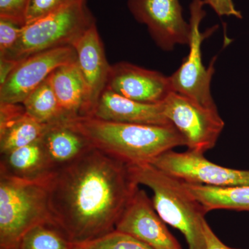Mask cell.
<instances>
[{
    "mask_svg": "<svg viewBox=\"0 0 249 249\" xmlns=\"http://www.w3.org/2000/svg\"><path fill=\"white\" fill-rule=\"evenodd\" d=\"M1 157V173L14 178L46 182L54 172L42 138Z\"/></svg>",
    "mask_w": 249,
    "mask_h": 249,
    "instance_id": "cell-17",
    "label": "cell"
},
{
    "mask_svg": "<svg viewBox=\"0 0 249 249\" xmlns=\"http://www.w3.org/2000/svg\"><path fill=\"white\" fill-rule=\"evenodd\" d=\"M49 124H43L28 115L22 117L0 132L1 155L26 146L42 138Z\"/></svg>",
    "mask_w": 249,
    "mask_h": 249,
    "instance_id": "cell-20",
    "label": "cell"
},
{
    "mask_svg": "<svg viewBox=\"0 0 249 249\" xmlns=\"http://www.w3.org/2000/svg\"><path fill=\"white\" fill-rule=\"evenodd\" d=\"M204 4L209 5L214 12L220 16H233L242 19V14L236 9L232 0H204Z\"/></svg>",
    "mask_w": 249,
    "mask_h": 249,
    "instance_id": "cell-27",
    "label": "cell"
},
{
    "mask_svg": "<svg viewBox=\"0 0 249 249\" xmlns=\"http://www.w3.org/2000/svg\"><path fill=\"white\" fill-rule=\"evenodd\" d=\"M152 165L183 182L211 186L249 185V170L232 169L215 164L203 154L187 150L165 152Z\"/></svg>",
    "mask_w": 249,
    "mask_h": 249,
    "instance_id": "cell-9",
    "label": "cell"
},
{
    "mask_svg": "<svg viewBox=\"0 0 249 249\" xmlns=\"http://www.w3.org/2000/svg\"><path fill=\"white\" fill-rule=\"evenodd\" d=\"M66 236L52 224H40L31 229L19 242V249H72Z\"/></svg>",
    "mask_w": 249,
    "mask_h": 249,
    "instance_id": "cell-21",
    "label": "cell"
},
{
    "mask_svg": "<svg viewBox=\"0 0 249 249\" xmlns=\"http://www.w3.org/2000/svg\"><path fill=\"white\" fill-rule=\"evenodd\" d=\"M162 106L165 117L184 139L188 150L204 155L213 148L225 125L217 109L204 107L175 92L168 95Z\"/></svg>",
    "mask_w": 249,
    "mask_h": 249,
    "instance_id": "cell-7",
    "label": "cell"
},
{
    "mask_svg": "<svg viewBox=\"0 0 249 249\" xmlns=\"http://www.w3.org/2000/svg\"><path fill=\"white\" fill-rule=\"evenodd\" d=\"M28 115L43 124L67 121L49 78L22 103Z\"/></svg>",
    "mask_w": 249,
    "mask_h": 249,
    "instance_id": "cell-19",
    "label": "cell"
},
{
    "mask_svg": "<svg viewBox=\"0 0 249 249\" xmlns=\"http://www.w3.org/2000/svg\"><path fill=\"white\" fill-rule=\"evenodd\" d=\"M71 46L76 52L77 63L88 88L91 116L98 98L107 86L111 67L96 22L78 37Z\"/></svg>",
    "mask_w": 249,
    "mask_h": 249,
    "instance_id": "cell-13",
    "label": "cell"
},
{
    "mask_svg": "<svg viewBox=\"0 0 249 249\" xmlns=\"http://www.w3.org/2000/svg\"><path fill=\"white\" fill-rule=\"evenodd\" d=\"M42 141L54 171L93 148L88 139L68 121L49 124Z\"/></svg>",
    "mask_w": 249,
    "mask_h": 249,
    "instance_id": "cell-16",
    "label": "cell"
},
{
    "mask_svg": "<svg viewBox=\"0 0 249 249\" xmlns=\"http://www.w3.org/2000/svg\"><path fill=\"white\" fill-rule=\"evenodd\" d=\"M46 185L53 226L73 244L115 230L139 188L128 165L95 147L55 170Z\"/></svg>",
    "mask_w": 249,
    "mask_h": 249,
    "instance_id": "cell-1",
    "label": "cell"
},
{
    "mask_svg": "<svg viewBox=\"0 0 249 249\" xmlns=\"http://www.w3.org/2000/svg\"><path fill=\"white\" fill-rule=\"evenodd\" d=\"M91 117L111 122L166 125L162 104L136 102L106 88L93 108Z\"/></svg>",
    "mask_w": 249,
    "mask_h": 249,
    "instance_id": "cell-14",
    "label": "cell"
},
{
    "mask_svg": "<svg viewBox=\"0 0 249 249\" xmlns=\"http://www.w3.org/2000/svg\"><path fill=\"white\" fill-rule=\"evenodd\" d=\"M106 88L136 102L150 105L162 104L173 92L169 76L127 62L111 65Z\"/></svg>",
    "mask_w": 249,
    "mask_h": 249,
    "instance_id": "cell-12",
    "label": "cell"
},
{
    "mask_svg": "<svg viewBox=\"0 0 249 249\" xmlns=\"http://www.w3.org/2000/svg\"><path fill=\"white\" fill-rule=\"evenodd\" d=\"M72 249H155L138 239L114 230L96 240L73 244Z\"/></svg>",
    "mask_w": 249,
    "mask_h": 249,
    "instance_id": "cell-22",
    "label": "cell"
},
{
    "mask_svg": "<svg viewBox=\"0 0 249 249\" xmlns=\"http://www.w3.org/2000/svg\"><path fill=\"white\" fill-rule=\"evenodd\" d=\"M76 60L72 46L49 49L21 60L0 85V103L22 104L56 69Z\"/></svg>",
    "mask_w": 249,
    "mask_h": 249,
    "instance_id": "cell-8",
    "label": "cell"
},
{
    "mask_svg": "<svg viewBox=\"0 0 249 249\" xmlns=\"http://www.w3.org/2000/svg\"><path fill=\"white\" fill-rule=\"evenodd\" d=\"M24 26L0 18V58L6 56L18 43Z\"/></svg>",
    "mask_w": 249,
    "mask_h": 249,
    "instance_id": "cell-24",
    "label": "cell"
},
{
    "mask_svg": "<svg viewBox=\"0 0 249 249\" xmlns=\"http://www.w3.org/2000/svg\"><path fill=\"white\" fill-rule=\"evenodd\" d=\"M45 224L53 226L46 182L0 173V249H19L23 236Z\"/></svg>",
    "mask_w": 249,
    "mask_h": 249,
    "instance_id": "cell-4",
    "label": "cell"
},
{
    "mask_svg": "<svg viewBox=\"0 0 249 249\" xmlns=\"http://www.w3.org/2000/svg\"><path fill=\"white\" fill-rule=\"evenodd\" d=\"M128 167L136 183L151 190L157 213L165 224L183 234L188 249H206L204 224L206 212L185 183L150 163Z\"/></svg>",
    "mask_w": 249,
    "mask_h": 249,
    "instance_id": "cell-3",
    "label": "cell"
},
{
    "mask_svg": "<svg viewBox=\"0 0 249 249\" xmlns=\"http://www.w3.org/2000/svg\"><path fill=\"white\" fill-rule=\"evenodd\" d=\"M18 62L9 59L0 58V85L4 83Z\"/></svg>",
    "mask_w": 249,
    "mask_h": 249,
    "instance_id": "cell-29",
    "label": "cell"
},
{
    "mask_svg": "<svg viewBox=\"0 0 249 249\" xmlns=\"http://www.w3.org/2000/svg\"><path fill=\"white\" fill-rule=\"evenodd\" d=\"M49 80L67 121L89 116L88 89L77 60L58 67Z\"/></svg>",
    "mask_w": 249,
    "mask_h": 249,
    "instance_id": "cell-15",
    "label": "cell"
},
{
    "mask_svg": "<svg viewBox=\"0 0 249 249\" xmlns=\"http://www.w3.org/2000/svg\"><path fill=\"white\" fill-rule=\"evenodd\" d=\"M185 185L206 213L218 209L249 212V185L211 186L187 183Z\"/></svg>",
    "mask_w": 249,
    "mask_h": 249,
    "instance_id": "cell-18",
    "label": "cell"
},
{
    "mask_svg": "<svg viewBox=\"0 0 249 249\" xmlns=\"http://www.w3.org/2000/svg\"><path fill=\"white\" fill-rule=\"evenodd\" d=\"M30 0H0V18L25 25V14Z\"/></svg>",
    "mask_w": 249,
    "mask_h": 249,
    "instance_id": "cell-25",
    "label": "cell"
},
{
    "mask_svg": "<svg viewBox=\"0 0 249 249\" xmlns=\"http://www.w3.org/2000/svg\"><path fill=\"white\" fill-rule=\"evenodd\" d=\"M204 0H193L190 5L191 40L189 53L181 66L170 77L173 92L182 95L204 107L217 109L211 95V80L214 73L216 57L206 68L202 62L201 45L215 30L216 27L201 32L200 24L206 16Z\"/></svg>",
    "mask_w": 249,
    "mask_h": 249,
    "instance_id": "cell-6",
    "label": "cell"
},
{
    "mask_svg": "<svg viewBox=\"0 0 249 249\" xmlns=\"http://www.w3.org/2000/svg\"><path fill=\"white\" fill-rule=\"evenodd\" d=\"M204 233L206 241V249H238L231 248L223 243L220 239L214 233L206 220L204 224Z\"/></svg>",
    "mask_w": 249,
    "mask_h": 249,
    "instance_id": "cell-28",
    "label": "cell"
},
{
    "mask_svg": "<svg viewBox=\"0 0 249 249\" xmlns=\"http://www.w3.org/2000/svg\"><path fill=\"white\" fill-rule=\"evenodd\" d=\"M128 6L160 49L172 51L176 45H189L191 25L183 19L178 0H129Z\"/></svg>",
    "mask_w": 249,
    "mask_h": 249,
    "instance_id": "cell-10",
    "label": "cell"
},
{
    "mask_svg": "<svg viewBox=\"0 0 249 249\" xmlns=\"http://www.w3.org/2000/svg\"><path fill=\"white\" fill-rule=\"evenodd\" d=\"M68 121L93 147L127 165L152 164L165 152L186 145L181 134L172 124L111 122L91 116Z\"/></svg>",
    "mask_w": 249,
    "mask_h": 249,
    "instance_id": "cell-2",
    "label": "cell"
},
{
    "mask_svg": "<svg viewBox=\"0 0 249 249\" xmlns=\"http://www.w3.org/2000/svg\"><path fill=\"white\" fill-rule=\"evenodd\" d=\"M75 0H30L25 14V24L62 9Z\"/></svg>",
    "mask_w": 249,
    "mask_h": 249,
    "instance_id": "cell-23",
    "label": "cell"
},
{
    "mask_svg": "<svg viewBox=\"0 0 249 249\" xmlns=\"http://www.w3.org/2000/svg\"><path fill=\"white\" fill-rule=\"evenodd\" d=\"M26 114L22 104L0 103V132Z\"/></svg>",
    "mask_w": 249,
    "mask_h": 249,
    "instance_id": "cell-26",
    "label": "cell"
},
{
    "mask_svg": "<svg viewBox=\"0 0 249 249\" xmlns=\"http://www.w3.org/2000/svg\"><path fill=\"white\" fill-rule=\"evenodd\" d=\"M86 0H75L55 12L23 27L18 43L3 58L19 62L49 49L72 43L95 23Z\"/></svg>",
    "mask_w": 249,
    "mask_h": 249,
    "instance_id": "cell-5",
    "label": "cell"
},
{
    "mask_svg": "<svg viewBox=\"0 0 249 249\" xmlns=\"http://www.w3.org/2000/svg\"><path fill=\"white\" fill-rule=\"evenodd\" d=\"M165 224L146 192L139 188L119 218L115 230L155 249H182Z\"/></svg>",
    "mask_w": 249,
    "mask_h": 249,
    "instance_id": "cell-11",
    "label": "cell"
}]
</instances>
